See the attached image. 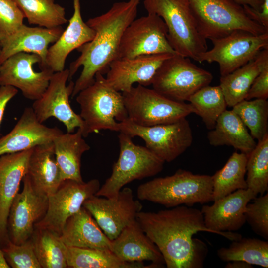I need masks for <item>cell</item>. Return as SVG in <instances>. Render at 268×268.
Returning <instances> with one entry per match:
<instances>
[{
  "mask_svg": "<svg viewBox=\"0 0 268 268\" xmlns=\"http://www.w3.org/2000/svg\"><path fill=\"white\" fill-rule=\"evenodd\" d=\"M136 220L158 247L167 268H203L207 247L193 236L212 232L205 226L201 210L181 205L156 212L141 211Z\"/></svg>",
  "mask_w": 268,
  "mask_h": 268,
  "instance_id": "6da1fadb",
  "label": "cell"
},
{
  "mask_svg": "<svg viewBox=\"0 0 268 268\" xmlns=\"http://www.w3.org/2000/svg\"><path fill=\"white\" fill-rule=\"evenodd\" d=\"M140 0L115 2L106 12L87 21L95 35L91 41L77 49L80 55L70 64L68 81L83 67L74 82L72 98L92 85L97 73H107L110 63L118 58L122 36L128 26L136 18Z\"/></svg>",
  "mask_w": 268,
  "mask_h": 268,
  "instance_id": "7a4b0ae2",
  "label": "cell"
},
{
  "mask_svg": "<svg viewBox=\"0 0 268 268\" xmlns=\"http://www.w3.org/2000/svg\"><path fill=\"white\" fill-rule=\"evenodd\" d=\"M212 176L178 169L171 176L156 178L140 185L136 194L140 200L172 208L208 203L212 201Z\"/></svg>",
  "mask_w": 268,
  "mask_h": 268,
  "instance_id": "3957f363",
  "label": "cell"
},
{
  "mask_svg": "<svg viewBox=\"0 0 268 268\" xmlns=\"http://www.w3.org/2000/svg\"><path fill=\"white\" fill-rule=\"evenodd\" d=\"M76 100L84 123V137L102 130L119 132V122L128 118L122 93L112 87L100 72L92 85L77 94Z\"/></svg>",
  "mask_w": 268,
  "mask_h": 268,
  "instance_id": "277c9868",
  "label": "cell"
},
{
  "mask_svg": "<svg viewBox=\"0 0 268 268\" xmlns=\"http://www.w3.org/2000/svg\"><path fill=\"white\" fill-rule=\"evenodd\" d=\"M148 14L160 17L167 28V39L175 53L198 61L208 50L199 33L189 0H144Z\"/></svg>",
  "mask_w": 268,
  "mask_h": 268,
  "instance_id": "5b68a950",
  "label": "cell"
},
{
  "mask_svg": "<svg viewBox=\"0 0 268 268\" xmlns=\"http://www.w3.org/2000/svg\"><path fill=\"white\" fill-rule=\"evenodd\" d=\"M200 34L205 40L224 37L237 30L259 35L268 32L250 19L233 0H189Z\"/></svg>",
  "mask_w": 268,
  "mask_h": 268,
  "instance_id": "8992f818",
  "label": "cell"
},
{
  "mask_svg": "<svg viewBox=\"0 0 268 268\" xmlns=\"http://www.w3.org/2000/svg\"><path fill=\"white\" fill-rule=\"evenodd\" d=\"M118 140V159L113 166L111 176L100 187L96 196L116 198L127 184L155 176L163 169V160L145 146L135 144L127 134L120 132Z\"/></svg>",
  "mask_w": 268,
  "mask_h": 268,
  "instance_id": "52a82bcc",
  "label": "cell"
},
{
  "mask_svg": "<svg viewBox=\"0 0 268 268\" xmlns=\"http://www.w3.org/2000/svg\"><path fill=\"white\" fill-rule=\"evenodd\" d=\"M122 94L128 118L140 126L171 123L195 112L190 103L172 100L140 84Z\"/></svg>",
  "mask_w": 268,
  "mask_h": 268,
  "instance_id": "ba28073f",
  "label": "cell"
},
{
  "mask_svg": "<svg viewBox=\"0 0 268 268\" xmlns=\"http://www.w3.org/2000/svg\"><path fill=\"white\" fill-rule=\"evenodd\" d=\"M212 74L177 54L165 60L152 81L153 89L172 100L185 102L201 88L209 85Z\"/></svg>",
  "mask_w": 268,
  "mask_h": 268,
  "instance_id": "9c48e42d",
  "label": "cell"
},
{
  "mask_svg": "<svg viewBox=\"0 0 268 268\" xmlns=\"http://www.w3.org/2000/svg\"><path fill=\"white\" fill-rule=\"evenodd\" d=\"M119 132L132 138L142 139L145 147L164 162H170L192 144V131L186 118L176 122L152 126L137 125L128 118L119 122Z\"/></svg>",
  "mask_w": 268,
  "mask_h": 268,
  "instance_id": "30bf717a",
  "label": "cell"
},
{
  "mask_svg": "<svg viewBox=\"0 0 268 268\" xmlns=\"http://www.w3.org/2000/svg\"><path fill=\"white\" fill-rule=\"evenodd\" d=\"M210 40L213 47L201 54L197 62L217 63L221 76L231 73L254 59L262 50L268 49V32L255 35L237 30L224 37Z\"/></svg>",
  "mask_w": 268,
  "mask_h": 268,
  "instance_id": "8fae6325",
  "label": "cell"
},
{
  "mask_svg": "<svg viewBox=\"0 0 268 268\" xmlns=\"http://www.w3.org/2000/svg\"><path fill=\"white\" fill-rule=\"evenodd\" d=\"M100 187L97 179L87 182L64 180L58 189L48 196L46 212L35 224V229H47L60 235L67 219L78 211L84 201L95 195Z\"/></svg>",
  "mask_w": 268,
  "mask_h": 268,
  "instance_id": "7c38bea8",
  "label": "cell"
},
{
  "mask_svg": "<svg viewBox=\"0 0 268 268\" xmlns=\"http://www.w3.org/2000/svg\"><path fill=\"white\" fill-rule=\"evenodd\" d=\"M167 32L165 23L157 15L147 14L135 18L123 34L118 58L162 53L176 54L168 41Z\"/></svg>",
  "mask_w": 268,
  "mask_h": 268,
  "instance_id": "4fadbf2b",
  "label": "cell"
},
{
  "mask_svg": "<svg viewBox=\"0 0 268 268\" xmlns=\"http://www.w3.org/2000/svg\"><path fill=\"white\" fill-rule=\"evenodd\" d=\"M68 80V68L54 72L46 90L39 99L34 101L31 107L40 123L53 117L64 124L67 133H74L76 128H80L83 132L84 121L70 104L69 97L74 82L71 80L67 85Z\"/></svg>",
  "mask_w": 268,
  "mask_h": 268,
  "instance_id": "5bb4252c",
  "label": "cell"
},
{
  "mask_svg": "<svg viewBox=\"0 0 268 268\" xmlns=\"http://www.w3.org/2000/svg\"><path fill=\"white\" fill-rule=\"evenodd\" d=\"M82 206L92 215L110 240L135 220L143 207L139 201L134 199L133 191L129 187H123L116 198L94 195L85 200Z\"/></svg>",
  "mask_w": 268,
  "mask_h": 268,
  "instance_id": "9a60e30c",
  "label": "cell"
},
{
  "mask_svg": "<svg viewBox=\"0 0 268 268\" xmlns=\"http://www.w3.org/2000/svg\"><path fill=\"white\" fill-rule=\"evenodd\" d=\"M41 63V58L35 54L20 52L11 56L0 65V86H11L19 89L28 99H39L54 73L49 68L35 71L34 64L40 65Z\"/></svg>",
  "mask_w": 268,
  "mask_h": 268,
  "instance_id": "2e32d148",
  "label": "cell"
},
{
  "mask_svg": "<svg viewBox=\"0 0 268 268\" xmlns=\"http://www.w3.org/2000/svg\"><path fill=\"white\" fill-rule=\"evenodd\" d=\"M22 181L23 190L12 202L7 223L8 238L16 244L31 238L35 224L44 216L48 206V197L37 192L26 175Z\"/></svg>",
  "mask_w": 268,
  "mask_h": 268,
  "instance_id": "e0dca14e",
  "label": "cell"
},
{
  "mask_svg": "<svg viewBox=\"0 0 268 268\" xmlns=\"http://www.w3.org/2000/svg\"><path fill=\"white\" fill-rule=\"evenodd\" d=\"M256 197L249 189H239L219 199L211 205L202 207L205 226L212 233L232 241L242 235L234 233L245 223L244 215L247 204Z\"/></svg>",
  "mask_w": 268,
  "mask_h": 268,
  "instance_id": "ac0fdd59",
  "label": "cell"
},
{
  "mask_svg": "<svg viewBox=\"0 0 268 268\" xmlns=\"http://www.w3.org/2000/svg\"><path fill=\"white\" fill-rule=\"evenodd\" d=\"M173 55L162 53L117 58L110 63L106 80L119 92L129 91L135 83L147 87L151 85L153 77L163 62Z\"/></svg>",
  "mask_w": 268,
  "mask_h": 268,
  "instance_id": "d6986e66",
  "label": "cell"
},
{
  "mask_svg": "<svg viewBox=\"0 0 268 268\" xmlns=\"http://www.w3.org/2000/svg\"><path fill=\"white\" fill-rule=\"evenodd\" d=\"M62 133L56 127H49L40 123L32 107H27L11 131L0 138V156L52 143Z\"/></svg>",
  "mask_w": 268,
  "mask_h": 268,
  "instance_id": "ffe728a7",
  "label": "cell"
},
{
  "mask_svg": "<svg viewBox=\"0 0 268 268\" xmlns=\"http://www.w3.org/2000/svg\"><path fill=\"white\" fill-rule=\"evenodd\" d=\"M33 148L0 156V244L9 239L7 223L12 202L18 193L20 184L27 173Z\"/></svg>",
  "mask_w": 268,
  "mask_h": 268,
  "instance_id": "44dd1931",
  "label": "cell"
},
{
  "mask_svg": "<svg viewBox=\"0 0 268 268\" xmlns=\"http://www.w3.org/2000/svg\"><path fill=\"white\" fill-rule=\"evenodd\" d=\"M110 250L120 260L134 263L149 261L157 268L164 267L163 257L136 220L125 227L111 240Z\"/></svg>",
  "mask_w": 268,
  "mask_h": 268,
  "instance_id": "7402d4cb",
  "label": "cell"
},
{
  "mask_svg": "<svg viewBox=\"0 0 268 268\" xmlns=\"http://www.w3.org/2000/svg\"><path fill=\"white\" fill-rule=\"evenodd\" d=\"M74 12L69 23L56 42L48 50L46 58V68L54 72L65 69L68 55L74 49L91 41L95 31L83 20L80 0H73Z\"/></svg>",
  "mask_w": 268,
  "mask_h": 268,
  "instance_id": "603a6c76",
  "label": "cell"
},
{
  "mask_svg": "<svg viewBox=\"0 0 268 268\" xmlns=\"http://www.w3.org/2000/svg\"><path fill=\"white\" fill-rule=\"evenodd\" d=\"M64 29L62 26L47 28L23 24L1 46L0 65L11 56L20 52L38 55L41 59V69L46 68V58L50 44L57 41Z\"/></svg>",
  "mask_w": 268,
  "mask_h": 268,
  "instance_id": "cb8c5ba5",
  "label": "cell"
},
{
  "mask_svg": "<svg viewBox=\"0 0 268 268\" xmlns=\"http://www.w3.org/2000/svg\"><path fill=\"white\" fill-rule=\"evenodd\" d=\"M26 175L34 189L42 195L48 197L58 189L64 180L53 142L33 148Z\"/></svg>",
  "mask_w": 268,
  "mask_h": 268,
  "instance_id": "d4e9b609",
  "label": "cell"
},
{
  "mask_svg": "<svg viewBox=\"0 0 268 268\" xmlns=\"http://www.w3.org/2000/svg\"><path fill=\"white\" fill-rule=\"evenodd\" d=\"M60 236L68 247L110 249L111 240L83 206L67 219Z\"/></svg>",
  "mask_w": 268,
  "mask_h": 268,
  "instance_id": "484cf974",
  "label": "cell"
},
{
  "mask_svg": "<svg viewBox=\"0 0 268 268\" xmlns=\"http://www.w3.org/2000/svg\"><path fill=\"white\" fill-rule=\"evenodd\" d=\"M80 128L73 133H62L53 140L56 159L63 179L83 182L81 173V161L83 153L90 149Z\"/></svg>",
  "mask_w": 268,
  "mask_h": 268,
  "instance_id": "4316f807",
  "label": "cell"
},
{
  "mask_svg": "<svg viewBox=\"0 0 268 268\" xmlns=\"http://www.w3.org/2000/svg\"><path fill=\"white\" fill-rule=\"evenodd\" d=\"M207 138L213 146L227 145L249 155L257 143L240 118L232 110L224 111L218 117Z\"/></svg>",
  "mask_w": 268,
  "mask_h": 268,
  "instance_id": "83f0119b",
  "label": "cell"
},
{
  "mask_svg": "<svg viewBox=\"0 0 268 268\" xmlns=\"http://www.w3.org/2000/svg\"><path fill=\"white\" fill-rule=\"evenodd\" d=\"M267 62L268 49H264L245 65L221 76L219 86L227 106L233 107L245 99L253 81Z\"/></svg>",
  "mask_w": 268,
  "mask_h": 268,
  "instance_id": "f1b7e54d",
  "label": "cell"
},
{
  "mask_svg": "<svg viewBox=\"0 0 268 268\" xmlns=\"http://www.w3.org/2000/svg\"><path fill=\"white\" fill-rule=\"evenodd\" d=\"M67 267L73 268H148L143 262H125L110 249H98L67 246Z\"/></svg>",
  "mask_w": 268,
  "mask_h": 268,
  "instance_id": "f546056e",
  "label": "cell"
},
{
  "mask_svg": "<svg viewBox=\"0 0 268 268\" xmlns=\"http://www.w3.org/2000/svg\"><path fill=\"white\" fill-rule=\"evenodd\" d=\"M248 155L234 152L220 170L212 176V201L239 189H247L245 178Z\"/></svg>",
  "mask_w": 268,
  "mask_h": 268,
  "instance_id": "4dcf8cb0",
  "label": "cell"
},
{
  "mask_svg": "<svg viewBox=\"0 0 268 268\" xmlns=\"http://www.w3.org/2000/svg\"><path fill=\"white\" fill-rule=\"evenodd\" d=\"M31 239L41 268H67V246L59 235L47 229L35 228Z\"/></svg>",
  "mask_w": 268,
  "mask_h": 268,
  "instance_id": "1f68e13d",
  "label": "cell"
},
{
  "mask_svg": "<svg viewBox=\"0 0 268 268\" xmlns=\"http://www.w3.org/2000/svg\"><path fill=\"white\" fill-rule=\"evenodd\" d=\"M219 258L226 262L242 261L268 268V242L252 238H242L232 241L229 246L217 250Z\"/></svg>",
  "mask_w": 268,
  "mask_h": 268,
  "instance_id": "d6a6232c",
  "label": "cell"
},
{
  "mask_svg": "<svg viewBox=\"0 0 268 268\" xmlns=\"http://www.w3.org/2000/svg\"><path fill=\"white\" fill-rule=\"evenodd\" d=\"M23 12L29 24L47 28L67 23L64 7L55 0H14Z\"/></svg>",
  "mask_w": 268,
  "mask_h": 268,
  "instance_id": "836d02e7",
  "label": "cell"
},
{
  "mask_svg": "<svg viewBox=\"0 0 268 268\" xmlns=\"http://www.w3.org/2000/svg\"><path fill=\"white\" fill-rule=\"evenodd\" d=\"M188 101L194 113L201 117L206 128H214L218 117L227 106L219 85L203 87L194 93Z\"/></svg>",
  "mask_w": 268,
  "mask_h": 268,
  "instance_id": "e575fe53",
  "label": "cell"
},
{
  "mask_svg": "<svg viewBox=\"0 0 268 268\" xmlns=\"http://www.w3.org/2000/svg\"><path fill=\"white\" fill-rule=\"evenodd\" d=\"M247 189L256 197L268 190V134L249 154L246 165Z\"/></svg>",
  "mask_w": 268,
  "mask_h": 268,
  "instance_id": "d590c367",
  "label": "cell"
},
{
  "mask_svg": "<svg viewBox=\"0 0 268 268\" xmlns=\"http://www.w3.org/2000/svg\"><path fill=\"white\" fill-rule=\"evenodd\" d=\"M232 110L240 118L258 141L268 134V101L264 99L243 100L232 107Z\"/></svg>",
  "mask_w": 268,
  "mask_h": 268,
  "instance_id": "8d00e7d4",
  "label": "cell"
},
{
  "mask_svg": "<svg viewBox=\"0 0 268 268\" xmlns=\"http://www.w3.org/2000/svg\"><path fill=\"white\" fill-rule=\"evenodd\" d=\"M2 249L10 268H41L31 238L21 244H15L9 240Z\"/></svg>",
  "mask_w": 268,
  "mask_h": 268,
  "instance_id": "74e56055",
  "label": "cell"
},
{
  "mask_svg": "<svg viewBox=\"0 0 268 268\" xmlns=\"http://www.w3.org/2000/svg\"><path fill=\"white\" fill-rule=\"evenodd\" d=\"M247 222L252 230L265 239L268 240V193L255 197L248 203L244 213Z\"/></svg>",
  "mask_w": 268,
  "mask_h": 268,
  "instance_id": "f35d334b",
  "label": "cell"
},
{
  "mask_svg": "<svg viewBox=\"0 0 268 268\" xmlns=\"http://www.w3.org/2000/svg\"><path fill=\"white\" fill-rule=\"evenodd\" d=\"M24 15L14 0H0V42L2 46L23 24Z\"/></svg>",
  "mask_w": 268,
  "mask_h": 268,
  "instance_id": "ab89813d",
  "label": "cell"
},
{
  "mask_svg": "<svg viewBox=\"0 0 268 268\" xmlns=\"http://www.w3.org/2000/svg\"><path fill=\"white\" fill-rule=\"evenodd\" d=\"M242 5L247 16L268 30V0H233Z\"/></svg>",
  "mask_w": 268,
  "mask_h": 268,
  "instance_id": "60d3db41",
  "label": "cell"
},
{
  "mask_svg": "<svg viewBox=\"0 0 268 268\" xmlns=\"http://www.w3.org/2000/svg\"><path fill=\"white\" fill-rule=\"evenodd\" d=\"M268 97V62L263 66L250 87L245 100L267 99Z\"/></svg>",
  "mask_w": 268,
  "mask_h": 268,
  "instance_id": "b9f144b4",
  "label": "cell"
},
{
  "mask_svg": "<svg viewBox=\"0 0 268 268\" xmlns=\"http://www.w3.org/2000/svg\"><path fill=\"white\" fill-rule=\"evenodd\" d=\"M18 91L17 88L11 86H0V127L8 103Z\"/></svg>",
  "mask_w": 268,
  "mask_h": 268,
  "instance_id": "7bdbcfd3",
  "label": "cell"
},
{
  "mask_svg": "<svg viewBox=\"0 0 268 268\" xmlns=\"http://www.w3.org/2000/svg\"><path fill=\"white\" fill-rule=\"evenodd\" d=\"M226 268H252L253 265L242 261L228 262L225 265Z\"/></svg>",
  "mask_w": 268,
  "mask_h": 268,
  "instance_id": "ee69618b",
  "label": "cell"
},
{
  "mask_svg": "<svg viewBox=\"0 0 268 268\" xmlns=\"http://www.w3.org/2000/svg\"><path fill=\"white\" fill-rule=\"evenodd\" d=\"M10 267L7 263L0 244V268H10Z\"/></svg>",
  "mask_w": 268,
  "mask_h": 268,
  "instance_id": "f6af8a7d",
  "label": "cell"
},
{
  "mask_svg": "<svg viewBox=\"0 0 268 268\" xmlns=\"http://www.w3.org/2000/svg\"><path fill=\"white\" fill-rule=\"evenodd\" d=\"M1 44H0V53H1Z\"/></svg>",
  "mask_w": 268,
  "mask_h": 268,
  "instance_id": "bcb514c9",
  "label": "cell"
}]
</instances>
